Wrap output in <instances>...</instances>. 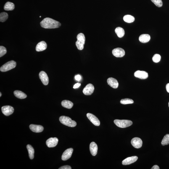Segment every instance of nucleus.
<instances>
[{
	"label": "nucleus",
	"mask_w": 169,
	"mask_h": 169,
	"mask_svg": "<svg viewBox=\"0 0 169 169\" xmlns=\"http://www.w3.org/2000/svg\"><path fill=\"white\" fill-rule=\"evenodd\" d=\"M41 25L45 29H54L59 28L61 25L60 23L49 18H46L41 22Z\"/></svg>",
	"instance_id": "1"
},
{
	"label": "nucleus",
	"mask_w": 169,
	"mask_h": 169,
	"mask_svg": "<svg viewBox=\"0 0 169 169\" xmlns=\"http://www.w3.org/2000/svg\"><path fill=\"white\" fill-rule=\"evenodd\" d=\"M161 58L160 55L158 54H154L152 57V61L154 62L158 63L160 62Z\"/></svg>",
	"instance_id": "32"
},
{
	"label": "nucleus",
	"mask_w": 169,
	"mask_h": 169,
	"mask_svg": "<svg viewBox=\"0 0 169 169\" xmlns=\"http://www.w3.org/2000/svg\"><path fill=\"white\" fill-rule=\"evenodd\" d=\"M77 41L75 44L77 48L79 50H82L84 47V45L85 43V37L83 34L80 33L78 34L77 36Z\"/></svg>",
	"instance_id": "3"
},
{
	"label": "nucleus",
	"mask_w": 169,
	"mask_h": 169,
	"mask_svg": "<svg viewBox=\"0 0 169 169\" xmlns=\"http://www.w3.org/2000/svg\"><path fill=\"white\" fill-rule=\"evenodd\" d=\"M47 47V45L44 41H41L39 43L36 47V50L40 52L45 50Z\"/></svg>",
	"instance_id": "18"
},
{
	"label": "nucleus",
	"mask_w": 169,
	"mask_h": 169,
	"mask_svg": "<svg viewBox=\"0 0 169 169\" xmlns=\"http://www.w3.org/2000/svg\"><path fill=\"white\" fill-rule=\"evenodd\" d=\"M8 17V15L7 13L6 12L1 13L0 14V21L4 22L7 20Z\"/></svg>",
	"instance_id": "27"
},
{
	"label": "nucleus",
	"mask_w": 169,
	"mask_h": 169,
	"mask_svg": "<svg viewBox=\"0 0 169 169\" xmlns=\"http://www.w3.org/2000/svg\"><path fill=\"white\" fill-rule=\"evenodd\" d=\"M27 150H28L29 156L30 159H33L34 157V156L35 152L32 146L29 144L27 145Z\"/></svg>",
	"instance_id": "24"
},
{
	"label": "nucleus",
	"mask_w": 169,
	"mask_h": 169,
	"mask_svg": "<svg viewBox=\"0 0 169 169\" xmlns=\"http://www.w3.org/2000/svg\"><path fill=\"white\" fill-rule=\"evenodd\" d=\"M14 94L16 97L20 99H25L27 97V95L25 93L23 92L18 91V90H16L14 91Z\"/></svg>",
	"instance_id": "21"
},
{
	"label": "nucleus",
	"mask_w": 169,
	"mask_h": 169,
	"mask_svg": "<svg viewBox=\"0 0 169 169\" xmlns=\"http://www.w3.org/2000/svg\"><path fill=\"white\" fill-rule=\"evenodd\" d=\"M115 32L119 38H122L125 34L124 30L121 27H118L115 29Z\"/></svg>",
	"instance_id": "23"
},
{
	"label": "nucleus",
	"mask_w": 169,
	"mask_h": 169,
	"mask_svg": "<svg viewBox=\"0 0 169 169\" xmlns=\"http://www.w3.org/2000/svg\"><path fill=\"white\" fill-rule=\"evenodd\" d=\"M73 149L72 148H70L66 150L63 153L62 156V160L66 161L70 159L72 156Z\"/></svg>",
	"instance_id": "12"
},
{
	"label": "nucleus",
	"mask_w": 169,
	"mask_h": 169,
	"mask_svg": "<svg viewBox=\"0 0 169 169\" xmlns=\"http://www.w3.org/2000/svg\"><path fill=\"white\" fill-rule=\"evenodd\" d=\"M114 122L117 127L122 128H127L133 124L132 122L129 120L116 119L114 120Z\"/></svg>",
	"instance_id": "4"
},
{
	"label": "nucleus",
	"mask_w": 169,
	"mask_h": 169,
	"mask_svg": "<svg viewBox=\"0 0 169 169\" xmlns=\"http://www.w3.org/2000/svg\"><path fill=\"white\" fill-rule=\"evenodd\" d=\"M2 96V94L1 92L0 93V97H1V96Z\"/></svg>",
	"instance_id": "38"
},
{
	"label": "nucleus",
	"mask_w": 169,
	"mask_h": 169,
	"mask_svg": "<svg viewBox=\"0 0 169 169\" xmlns=\"http://www.w3.org/2000/svg\"><path fill=\"white\" fill-rule=\"evenodd\" d=\"M58 139L56 138H51L48 139L46 141V145L48 147H55L58 144Z\"/></svg>",
	"instance_id": "11"
},
{
	"label": "nucleus",
	"mask_w": 169,
	"mask_h": 169,
	"mask_svg": "<svg viewBox=\"0 0 169 169\" xmlns=\"http://www.w3.org/2000/svg\"><path fill=\"white\" fill-rule=\"evenodd\" d=\"M112 53L116 57H122L125 55V51L122 48H117L113 50Z\"/></svg>",
	"instance_id": "9"
},
{
	"label": "nucleus",
	"mask_w": 169,
	"mask_h": 169,
	"mask_svg": "<svg viewBox=\"0 0 169 169\" xmlns=\"http://www.w3.org/2000/svg\"><path fill=\"white\" fill-rule=\"evenodd\" d=\"M134 75L136 78L141 79H145L148 78V74L147 72L144 71H137L135 72Z\"/></svg>",
	"instance_id": "14"
},
{
	"label": "nucleus",
	"mask_w": 169,
	"mask_h": 169,
	"mask_svg": "<svg viewBox=\"0 0 169 169\" xmlns=\"http://www.w3.org/2000/svg\"><path fill=\"white\" fill-rule=\"evenodd\" d=\"M157 7H161L162 6V0H151Z\"/></svg>",
	"instance_id": "30"
},
{
	"label": "nucleus",
	"mask_w": 169,
	"mask_h": 169,
	"mask_svg": "<svg viewBox=\"0 0 169 169\" xmlns=\"http://www.w3.org/2000/svg\"><path fill=\"white\" fill-rule=\"evenodd\" d=\"M7 53L6 48L4 47L1 46H0V57L4 56Z\"/></svg>",
	"instance_id": "31"
},
{
	"label": "nucleus",
	"mask_w": 169,
	"mask_h": 169,
	"mask_svg": "<svg viewBox=\"0 0 169 169\" xmlns=\"http://www.w3.org/2000/svg\"><path fill=\"white\" fill-rule=\"evenodd\" d=\"M16 66H17V63L15 61H11L3 65L1 67L0 70L2 72H7L14 68Z\"/></svg>",
	"instance_id": "5"
},
{
	"label": "nucleus",
	"mask_w": 169,
	"mask_h": 169,
	"mask_svg": "<svg viewBox=\"0 0 169 169\" xmlns=\"http://www.w3.org/2000/svg\"><path fill=\"white\" fill-rule=\"evenodd\" d=\"M123 20L125 22L128 23H131L134 21L135 18L132 16L127 15L124 16Z\"/></svg>",
	"instance_id": "26"
},
{
	"label": "nucleus",
	"mask_w": 169,
	"mask_h": 169,
	"mask_svg": "<svg viewBox=\"0 0 169 169\" xmlns=\"http://www.w3.org/2000/svg\"><path fill=\"white\" fill-rule=\"evenodd\" d=\"M59 120L61 123L69 127H75L77 124L76 122L72 120L70 117L65 116H62L60 117Z\"/></svg>",
	"instance_id": "2"
},
{
	"label": "nucleus",
	"mask_w": 169,
	"mask_h": 169,
	"mask_svg": "<svg viewBox=\"0 0 169 169\" xmlns=\"http://www.w3.org/2000/svg\"><path fill=\"white\" fill-rule=\"evenodd\" d=\"M139 41L143 43H146L149 42L150 39V36L148 34L141 35L139 37Z\"/></svg>",
	"instance_id": "20"
},
{
	"label": "nucleus",
	"mask_w": 169,
	"mask_h": 169,
	"mask_svg": "<svg viewBox=\"0 0 169 169\" xmlns=\"http://www.w3.org/2000/svg\"><path fill=\"white\" fill-rule=\"evenodd\" d=\"M131 143L133 147L136 149H139L142 146L143 141L140 138L136 137L132 139Z\"/></svg>",
	"instance_id": "10"
},
{
	"label": "nucleus",
	"mask_w": 169,
	"mask_h": 169,
	"mask_svg": "<svg viewBox=\"0 0 169 169\" xmlns=\"http://www.w3.org/2000/svg\"><path fill=\"white\" fill-rule=\"evenodd\" d=\"M159 166H158L157 165H155L154 166H153L152 167V168H151V169H159Z\"/></svg>",
	"instance_id": "36"
},
{
	"label": "nucleus",
	"mask_w": 169,
	"mask_h": 169,
	"mask_svg": "<svg viewBox=\"0 0 169 169\" xmlns=\"http://www.w3.org/2000/svg\"><path fill=\"white\" fill-rule=\"evenodd\" d=\"M1 109L3 114L6 116L10 115L13 114L14 111L13 108L10 106H3Z\"/></svg>",
	"instance_id": "6"
},
{
	"label": "nucleus",
	"mask_w": 169,
	"mask_h": 169,
	"mask_svg": "<svg viewBox=\"0 0 169 169\" xmlns=\"http://www.w3.org/2000/svg\"><path fill=\"white\" fill-rule=\"evenodd\" d=\"M168 107H169V103H168Z\"/></svg>",
	"instance_id": "39"
},
{
	"label": "nucleus",
	"mask_w": 169,
	"mask_h": 169,
	"mask_svg": "<svg viewBox=\"0 0 169 169\" xmlns=\"http://www.w3.org/2000/svg\"><path fill=\"white\" fill-rule=\"evenodd\" d=\"M138 159L136 156L127 157L122 161V164L125 165H130L136 161Z\"/></svg>",
	"instance_id": "15"
},
{
	"label": "nucleus",
	"mask_w": 169,
	"mask_h": 169,
	"mask_svg": "<svg viewBox=\"0 0 169 169\" xmlns=\"http://www.w3.org/2000/svg\"><path fill=\"white\" fill-rule=\"evenodd\" d=\"M108 84L110 86L114 89H116L118 87L119 84L116 79L112 78H109L107 79Z\"/></svg>",
	"instance_id": "16"
},
{
	"label": "nucleus",
	"mask_w": 169,
	"mask_h": 169,
	"mask_svg": "<svg viewBox=\"0 0 169 169\" xmlns=\"http://www.w3.org/2000/svg\"><path fill=\"white\" fill-rule=\"evenodd\" d=\"M94 90V86L91 84H89L84 88L83 92L86 95H90L92 94Z\"/></svg>",
	"instance_id": "7"
},
{
	"label": "nucleus",
	"mask_w": 169,
	"mask_h": 169,
	"mask_svg": "<svg viewBox=\"0 0 169 169\" xmlns=\"http://www.w3.org/2000/svg\"><path fill=\"white\" fill-rule=\"evenodd\" d=\"M63 107L68 109H70L73 107V103L71 101L67 100L63 101L61 103Z\"/></svg>",
	"instance_id": "22"
},
{
	"label": "nucleus",
	"mask_w": 169,
	"mask_h": 169,
	"mask_svg": "<svg viewBox=\"0 0 169 169\" xmlns=\"http://www.w3.org/2000/svg\"><path fill=\"white\" fill-rule=\"evenodd\" d=\"M80 84L79 83H77L75 84L73 86V88L74 89H75V88H78L80 86Z\"/></svg>",
	"instance_id": "35"
},
{
	"label": "nucleus",
	"mask_w": 169,
	"mask_h": 169,
	"mask_svg": "<svg viewBox=\"0 0 169 169\" xmlns=\"http://www.w3.org/2000/svg\"><path fill=\"white\" fill-rule=\"evenodd\" d=\"M166 89L167 91L169 93V83L167 84L166 86Z\"/></svg>",
	"instance_id": "37"
},
{
	"label": "nucleus",
	"mask_w": 169,
	"mask_h": 169,
	"mask_svg": "<svg viewBox=\"0 0 169 169\" xmlns=\"http://www.w3.org/2000/svg\"><path fill=\"white\" fill-rule=\"evenodd\" d=\"M121 103L124 105L133 104L134 101L131 99H122L120 101Z\"/></svg>",
	"instance_id": "29"
},
{
	"label": "nucleus",
	"mask_w": 169,
	"mask_h": 169,
	"mask_svg": "<svg viewBox=\"0 0 169 169\" xmlns=\"http://www.w3.org/2000/svg\"><path fill=\"white\" fill-rule=\"evenodd\" d=\"M39 78L43 84L45 85H47L49 83V78L47 74L45 72L41 71L39 74Z\"/></svg>",
	"instance_id": "13"
},
{
	"label": "nucleus",
	"mask_w": 169,
	"mask_h": 169,
	"mask_svg": "<svg viewBox=\"0 0 169 169\" xmlns=\"http://www.w3.org/2000/svg\"><path fill=\"white\" fill-rule=\"evenodd\" d=\"M75 80L79 81L81 80V76H80V75H75Z\"/></svg>",
	"instance_id": "34"
},
{
	"label": "nucleus",
	"mask_w": 169,
	"mask_h": 169,
	"mask_svg": "<svg viewBox=\"0 0 169 169\" xmlns=\"http://www.w3.org/2000/svg\"><path fill=\"white\" fill-rule=\"evenodd\" d=\"M90 149L91 155L95 156L97 154L98 150L97 144L94 142H91L90 144Z\"/></svg>",
	"instance_id": "19"
},
{
	"label": "nucleus",
	"mask_w": 169,
	"mask_h": 169,
	"mask_svg": "<svg viewBox=\"0 0 169 169\" xmlns=\"http://www.w3.org/2000/svg\"><path fill=\"white\" fill-rule=\"evenodd\" d=\"M86 116L90 121L94 125L98 126L100 125V122L96 116L90 113L87 114Z\"/></svg>",
	"instance_id": "8"
},
{
	"label": "nucleus",
	"mask_w": 169,
	"mask_h": 169,
	"mask_svg": "<svg viewBox=\"0 0 169 169\" xmlns=\"http://www.w3.org/2000/svg\"><path fill=\"white\" fill-rule=\"evenodd\" d=\"M14 9V5L13 3L8 2L4 5V9L6 11L12 10Z\"/></svg>",
	"instance_id": "25"
},
{
	"label": "nucleus",
	"mask_w": 169,
	"mask_h": 169,
	"mask_svg": "<svg viewBox=\"0 0 169 169\" xmlns=\"http://www.w3.org/2000/svg\"><path fill=\"white\" fill-rule=\"evenodd\" d=\"M161 144L163 146L169 144V134H167L164 136L162 141Z\"/></svg>",
	"instance_id": "28"
},
{
	"label": "nucleus",
	"mask_w": 169,
	"mask_h": 169,
	"mask_svg": "<svg viewBox=\"0 0 169 169\" xmlns=\"http://www.w3.org/2000/svg\"><path fill=\"white\" fill-rule=\"evenodd\" d=\"M40 18H41V16H40Z\"/></svg>",
	"instance_id": "40"
},
{
	"label": "nucleus",
	"mask_w": 169,
	"mask_h": 169,
	"mask_svg": "<svg viewBox=\"0 0 169 169\" xmlns=\"http://www.w3.org/2000/svg\"><path fill=\"white\" fill-rule=\"evenodd\" d=\"M30 129L34 132L39 133L41 132L44 130V128L40 125L31 124L30 126Z\"/></svg>",
	"instance_id": "17"
},
{
	"label": "nucleus",
	"mask_w": 169,
	"mask_h": 169,
	"mask_svg": "<svg viewBox=\"0 0 169 169\" xmlns=\"http://www.w3.org/2000/svg\"><path fill=\"white\" fill-rule=\"evenodd\" d=\"M59 169H71L72 168L69 165H65L59 168Z\"/></svg>",
	"instance_id": "33"
}]
</instances>
